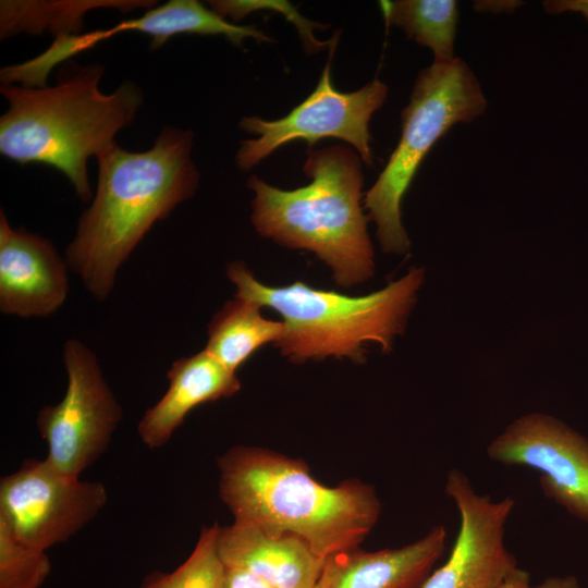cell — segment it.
<instances>
[{
	"mask_svg": "<svg viewBox=\"0 0 588 588\" xmlns=\"http://www.w3.org/2000/svg\"><path fill=\"white\" fill-rule=\"evenodd\" d=\"M50 571L46 551L20 541L0 519V588H40Z\"/></svg>",
	"mask_w": 588,
	"mask_h": 588,
	"instance_id": "obj_21",
	"label": "cell"
},
{
	"mask_svg": "<svg viewBox=\"0 0 588 588\" xmlns=\"http://www.w3.org/2000/svg\"><path fill=\"white\" fill-rule=\"evenodd\" d=\"M130 30L149 36V47L152 50L181 34L220 35L240 48H243L247 38L259 42L271 41V38L256 26L231 23L197 0L168 1L139 17L122 21L108 29L86 33L83 41L86 48L90 49L102 40Z\"/></svg>",
	"mask_w": 588,
	"mask_h": 588,
	"instance_id": "obj_16",
	"label": "cell"
},
{
	"mask_svg": "<svg viewBox=\"0 0 588 588\" xmlns=\"http://www.w3.org/2000/svg\"><path fill=\"white\" fill-rule=\"evenodd\" d=\"M258 304L235 297L228 301L208 326L204 348L232 372L260 347L278 343L286 332L283 321L265 318Z\"/></svg>",
	"mask_w": 588,
	"mask_h": 588,
	"instance_id": "obj_17",
	"label": "cell"
},
{
	"mask_svg": "<svg viewBox=\"0 0 588 588\" xmlns=\"http://www.w3.org/2000/svg\"><path fill=\"white\" fill-rule=\"evenodd\" d=\"M99 64H64L53 86L2 84L9 103L0 118V154L21 164H46L60 171L77 196L89 203L94 194L87 161L114 145L144 102L140 88L123 82L113 93L99 88Z\"/></svg>",
	"mask_w": 588,
	"mask_h": 588,
	"instance_id": "obj_3",
	"label": "cell"
},
{
	"mask_svg": "<svg viewBox=\"0 0 588 588\" xmlns=\"http://www.w3.org/2000/svg\"><path fill=\"white\" fill-rule=\"evenodd\" d=\"M530 575L528 572L517 567L514 569L498 588H531Z\"/></svg>",
	"mask_w": 588,
	"mask_h": 588,
	"instance_id": "obj_24",
	"label": "cell"
},
{
	"mask_svg": "<svg viewBox=\"0 0 588 588\" xmlns=\"http://www.w3.org/2000/svg\"><path fill=\"white\" fill-rule=\"evenodd\" d=\"M488 457L540 473L544 495L588 523V439L540 413L523 415L487 446Z\"/></svg>",
	"mask_w": 588,
	"mask_h": 588,
	"instance_id": "obj_11",
	"label": "cell"
},
{
	"mask_svg": "<svg viewBox=\"0 0 588 588\" xmlns=\"http://www.w3.org/2000/svg\"><path fill=\"white\" fill-rule=\"evenodd\" d=\"M68 262L52 243L13 229L0 212V310L22 318L56 313L69 292Z\"/></svg>",
	"mask_w": 588,
	"mask_h": 588,
	"instance_id": "obj_12",
	"label": "cell"
},
{
	"mask_svg": "<svg viewBox=\"0 0 588 588\" xmlns=\"http://www.w3.org/2000/svg\"><path fill=\"white\" fill-rule=\"evenodd\" d=\"M487 99L471 69L460 58L421 70L402 112V134L384 169L366 192L364 207L384 253L406 254L411 242L401 205L416 172L439 138L457 123L483 113Z\"/></svg>",
	"mask_w": 588,
	"mask_h": 588,
	"instance_id": "obj_6",
	"label": "cell"
},
{
	"mask_svg": "<svg viewBox=\"0 0 588 588\" xmlns=\"http://www.w3.org/2000/svg\"><path fill=\"white\" fill-rule=\"evenodd\" d=\"M362 158L344 145L307 151L310 182L281 189L250 175L252 223L258 234L293 249L313 252L335 283L352 287L375 274V253L362 207Z\"/></svg>",
	"mask_w": 588,
	"mask_h": 588,
	"instance_id": "obj_4",
	"label": "cell"
},
{
	"mask_svg": "<svg viewBox=\"0 0 588 588\" xmlns=\"http://www.w3.org/2000/svg\"><path fill=\"white\" fill-rule=\"evenodd\" d=\"M218 550L226 567L244 568L274 588H313L327 561L295 535L237 522L220 527Z\"/></svg>",
	"mask_w": 588,
	"mask_h": 588,
	"instance_id": "obj_13",
	"label": "cell"
},
{
	"mask_svg": "<svg viewBox=\"0 0 588 588\" xmlns=\"http://www.w3.org/2000/svg\"><path fill=\"white\" fill-rule=\"evenodd\" d=\"M193 137L188 130L164 126L145 151L114 145L96 158V192L65 260L97 301L111 294L118 270L151 226L197 192Z\"/></svg>",
	"mask_w": 588,
	"mask_h": 588,
	"instance_id": "obj_1",
	"label": "cell"
},
{
	"mask_svg": "<svg viewBox=\"0 0 588 588\" xmlns=\"http://www.w3.org/2000/svg\"><path fill=\"white\" fill-rule=\"evenodd\" d=\"M336 42L313 93L286 115L277 120L244 117L240 127L256 138L241 142L237 167L248 171L274 150L296 139L309 146L328 137L339 138L356 149L363 162L372 164L369 122L384 103L388 86L375 78L358 90L343 93L331 81V60Z\"/></svg>",
	"mask_w": 588,
	"mask_h": 588,
	"instance_id": "obj_7",
	"label": "cell"
},
{
	"mask_svg": "<svg viewBox=\"0 0 588 588\" xmlns=\"http://www.w3.org/2000/svg\"><path fill=\"white\" fill-rule=\"evenodd\" d=\"M543 7L550 14L576 13L588 21V0H549Z\"/></svg>",
	"mask_w": 588,
	"mask_h": 588,
	"instance_id": "obj_23",
	"label": "cell"
},
{
	"mask_svg": "<svg viewBox=\"0 0 588 588\" xmlns=\"http://www.w3.org/2000/svg\"><path fill=\"white\" fill-rule=\"evenodd\" d=\"M156 1H1L0 33L5 39L21 32L41 34L47 30L56 37L77 35L83 16L91 9L114 8L133 10L151 7Z\"/></svg>",
	"mask_w": 588,
	"mask_h": 588,
	"instance_id": "obj_18",
	"label": "cell"
},
{
	"mask_svg": "<svg viewBox=\"0 0 588 588\" xmlns=\"http://www.w3.org/2000/svg\"><path fill=\"white\" fill-rule=\"evenodd\" d=\"M226 275L236 286L235 297L280 314L286 332L274 346L290 362L332 356L363 364L366 343L375 342L388 354L395 338L404 333L425 270L413 267L399 280L363 296L315 289L304 281L270 286L242 261L229 264Z\"/></svg>",
	"mask_w": 588,
	"mask_h": 588,
	"instance_id": "obj_5",
	"label": "cell"
},
{
	"mask_svg": "<svg viewBox=\"0 0 588 588\" xmlns=\"http://www.w3.org/2000/svg\"><path fill=\"white\" fill-rule=\"evenodd\" d=\"M385 22L404 30L409 39L429 48L433 62L455 59L454 41L458 22L454 0H397L381 2Z\"/></svg>",
	"mask_w": 588,
	"mask_h": 588,
	"instance_id": "obj_19",
	"label": "cell"
},
{
	"mask_svg": "<svg viewBox=\"0 0 588 588\" xmlns=\"http://www.w3.org/2000/svg\"><path fill=\"white\" fill-rule=\"evenodd\" d=\"M313 588H324V585H323V583L321 580V577H320L319 581Z\"/></svg>",
	"mask_w": 588,
	"mask_h": 588,
	"instance_id": "obj_26",
	"label": "cell"
},
{
	"mask_svg": "<svg viewBox=\"0 0 588 588\" xmlns=\"http://www.w3.org/2000/svg\"><path fill=\"white\" fill-rule=\"evenodd\" d=\"M444 491L460 513V529L448 560L421 588H498L517 568L504 541L515 501L511 497L493 501L477 493L456 468L450 469Z\"/></svg>",
	"mask_w": 588,
	"mask_h": 588,
	"instance_id": "obj_10",
	"label": "cell"
},
{
	"mask_svg": "<svg viewBox=\"0 0 588 588\" xmlns=\"http://www.w3.org/2000/svg\"><path fill=\"white\" fill-rule=\"evenodd\" d=\"M68 385L56 405H45L36 425L48 446L46 461L59 473L79 478L109 448L122 407L96 355L76 339L63 346Z\"/></svg>",
	"mask_w": 588,
	"mask_h": 588,
	"instance_id": "obj_8",
	"label": "cell"
},
{
	"mask_svg": "<svg viewBox=\"0 0 588 588\" xmlns=\"http://www.w3.org/2000/svg\"><path fill=\"white\" fill-rule=\"evenodd\" d=\"M220 526L200 531L189 556L170 573L149 574L140 588H223L225 566L218 550Z\"/></svg>",
	"mask_w": 588,
	"mask_h": 588,
	"instance_id": "obj_20",
	"label": "cell"
},
{
	"mask_svg": "<svg viewBox=\"0 0 588 588\" xmlns=\"http://www.w3.org/2000/svg\"><path fill=\"white\" fill-rule=\"evenodd\" d=\"M531 588H580L578 580L573 575L564 577H549Z\"/></svg>",
	"mask_w": 588,
	"mask_h": 588,
	"instance_id": "obj_25",
	"label": "cell"
},
{
	"mask_svg": "<svg viewBox=\"0 0 588 588\" xmlns=\"http://www.w3.org/2000/svg\"><path fill=\"white\" fill-rule=\"evenodd\" d=\"M225 566V565H224ZM223 588H274L255 574L238 567L225 566Z\"/></svg>",
	"mask_w": 588,
	"mask_h": 588,
	"instance_id": "obj_22",
	"label": "cell"
},
{
	"mask_svg": "<svg viewBox=\"0 0 588 588\" xmlns=\"http://www.w3.org/2000/svg\"><path fill=\"white\" fill-rule=\"evenodd\" d=\"M163 396L142 416L137 433L149 449L163 446L196 406L230 397L241 389L230 371L205 350L175 360L167 372Z\"/></svg>",
	"mask_w": 588,
	"mask_h": 588,
	"instance_id": "obj_15",
	"label": "cell"
},
{
	"mask_svg": "<svg viewBox=\"0 0 588 588\" xmlns=\"http://www.w3.org/2000/svg\"><path fill=\"white\" fill-rule=\"evenodd\" d=\"M98 481L65 476L45 460H25L0 480V519L23 543L47 551L68 541L106 505Z\"/></svg>",
	"mask_w": 588,
	"mask_h": 588,
	"instance_id": "obj_9",
	"label": "cell"
},
{
	"mask_svg": "<svg viewBox=\"0 0 588 588\" xmlns=\"http://www.w3.org/2000/svg\"><path fill=\"white\" fill-rule=\"evenodd\" d=\"M218 467L219 494L234 522L295 535L324 560L358 548L380 517L372 486L357 479L323 486L303 461L278 452L233 446Z\"/></svg>",
	"mask_w": 588,
	"mask_h": 588,
	"instance_id": "obj_2",
	"label": "cell"
},
{
	"mask_svg": "<svg viewBox=\"0 0 588 588\" xmlns=\"http://www.w3.org/2000/svg\"><path fill=\"white\" fill-rule=\"evenodd\" d=\"M446 529L433 526L420 539L395 549L366 552L358 548L327 559L324 588H421L442 556Z\"/></svg>",
	"mask_w": 588,
	"mask_h": 588,
	"instance_id": "obj_14",
	"label": "cell"
}]
</instances>
